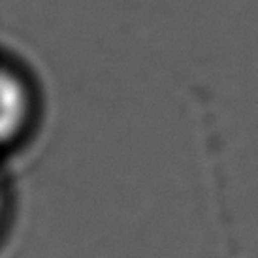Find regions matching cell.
I'll return each mask as SVG.
<instances>
[{"label":"cell","instance_id":"obj_1","mask_svg":"<svg viewBox=\"0 0 258 258\" xmlns=\"http://www.w3.org/2000/svg\"><path fill=\"white\" fill-rule=\"evenodd\" d=\"M2 100H4V138L19 134L23 130L27 113H29V89L23 81L21 74L4 68L2 74Z\"/></svg>","mask_w":258,"mask_h":258}]
</instances>
